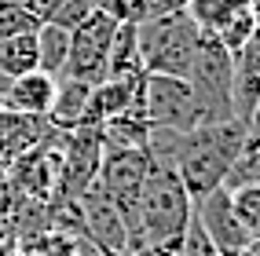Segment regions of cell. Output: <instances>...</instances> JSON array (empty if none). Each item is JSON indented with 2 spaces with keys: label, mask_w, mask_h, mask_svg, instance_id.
Listing matches in <instances>:
<instances>
[{
  "label": "cell",
  "mask_w": 260,
  "mask_h": 256,
  "mask_svg": "<svg viewBox=\"0 0 260 256\" xmlns=\"http://www.w3.org/2000/svg\"><path fill=\"white\" fill-rule=\"evenodd\" d=\"M246 150V125L242 121H220V125H198L190 132H150L147 154L158 165H169L180 176L190 201H202L223 187L235 158Z\"/></svg>",
  "instance_id": "obj_1"
},
{
  "label": "cell",
  "mask_w": 260,
  "mask_h": 256,
  "mask_svg": "<svg viewBox=\"0 0 260 256\" xmlns=\"http://www.w3.org/2000/svg\"><path fill=\"white\" fill-rule=\"evenodd\" d=\"M194 201L183 191L180 176L169 165H150L143 179V191L136 198V209L128 220V249L136 245H176L187 227Z\"/></svg>",
  "instance_id": "obj_2"
},
{
  "label": "cell",
  "mask_w": 260,
  "mask_h": 256,
  "mask_svg": "<svg viewBox=\"0 0 260 256\" xmlns=\"http://www.w3.org/2000/svg\"><path fill=\"white\" fill-rule=\"evenodd\" d=\"M198 33L202 29L194 26V19H190L187 8L136 22V41H140V66H143V74L187 77Z\"/></svg>",
  "instance_id": "obj_3"
},
{
  "label": "cell",
  "mask_w": 260,
  "mask_h": 256,
  "mask_svg": "<svg viewBox=\"0 0 260 256\" xmlns=\"http://www.w3.org/2000/svg\"><path fill=\"white\" fill-rule=\"evenodd\" d=\"M183 81L194 92L202 125L235 121V110H231V51L213 33H198L194 55H190V70H187Z\"/></svg>",
  "instance_id": "obj_4"
},
{
  "label": "cell",
  "mask_w": 260,
  "mask_h": 256,
  "mask_svg": "<svg viewBox=\"0 0 260 256\" xmlns=\"http://www.w3.org/2000/svg\"><path fill=\"white\" fill-rule=\"evenodd\" d=\"M150 165H154V158L147 154V147H107L103 143L95 183L103 187V194L114 201V209L125 216V224L132 220L136 198L143 191V179L150 172Z\"/></svg>",
  "instance_id": "obj_5"
},
{
  "label": "cell",
  "mask_w": 260,
  "mask_h": 256,
  "mask_svg": "<svg viewBox=\"0 0 260 256\" xmlns=\"http://www.w3.org/2000/svg\"><path fill=\"white\" fill-rule=\"evenodd\" d=\"M143 114L150 132H190L202 125L194 92L183 77H161L147 74L143 77Z\"/></svg>",
  "instance_id": "obj_6"
},
{
  "label": "cell",
  "mask_w": 260,
  "mask_h": 256,
  "mask_svg": "<svg viewBox=\"0 0 260 256\" xmlns=\"http://www.w3.org/2000/svg\"><path fill=\"white\" fill-rule=\"evenodd\" d=\"M117 19L103 11H92L84 22L70 29V51H66V66L62 77H74L84 84H95L107 77V55H110V41H114Z\"/></svg>",
  "instance_id": "obj_7"
},
{
  "label": "cell",
  "mask_w": 260,
  "mask_h": 256,
  "mask_svg": "<svg viewBox=\"0 0 260 256\" xmlns=\"http://www.w3.org/2000/svg\"><path fill=\"white\" fill-rule=\"evenodd\" d=\"M194 212H198L202 227H205V234L213 238V245H216L220 256H238L253 242V234L242 227V220L235 216L231 194L223 191V187H216L213 194H205L202 201H194Z\"/></svg>",
  "instance_id": "obj_8"
},
{
  "label": "cell",
  "mask_w": 260,
  "mask_h": 256,
  "mask_svg": "<svg viewBox=\"0 0 260 256\" xmlns=\"http://www.w3.org/2000/svg\"><path fill=\"white\" fill-rule=\"evenodd\" d=\"M143 70H132V74H107L103 81L92 84L88 92V106H84V121L81 125H107L110 117L125 114L132 102L143 99Z\"/></svg>",
  "instance_id": "obj_9"
},
{
  "label": "cell",
  "mask_w": 260,
  "mask_h": 256,
  "mask_svg": "<svg viewBox=\"0 0 260 256\" xmlns=\"http://www.w3.org/2000/svg\"><path fill=\"white\" fill-rule=\"evenodd\" d=\"M77 135L70 139L62 161V176H59V198H77L99 172V158H103V132L95 125H77Z\"/></svg>",
  "instance_id": "obj_10"
},
{
  "label": "cell",
  "mask_w": 260,
  "mask_h": 256,
  "mask_svg": "<svg viewBox=\"0 0 260 256\" xmlns=\"http://www.w3.org/2000/svg\"><path fill=\"white\" fill-rule=\"evenodd\" d=\"M260 99V29L249 33V41L231 51V110L235 121L246 125L253 102Z\"/></svg>",
  "instance_id": "obj_11"
},
{
  "label": "cell",
  "mask_w": 260,
  "mask_h": 256,
  "mask_svg": "<svg viewBox=\"0 0 260 256\" xmlns=\"http://www.w3.org/2000/svg\"><path fill=\"white\" fill-rule=\"evenodd\" d=\"M51 99H55V77H48L41 70L22 74V77L0 84V110H11V114L48 117Z\"/></svg>",
  "instance_id": "obj_12"
},
{
  "label": "cell",
  "mask_w": 260,
  "mask_h": 256,
  "mask_svg": "<svg viewBox=\"0 0 260 256\" xmlns=\"http://www.w3.org/2000/svg\"><path fill=\"white\" fill-rule=\"evenodd\" d=\"M41 139V117L0 110V165H8Z\"/></svg>",
  "instance_id": "obj_13"
},
{
  "label": "cell",
  "mask_w": 260,
  "mask_h": 256,
  "mask_svg": "<svg viewBox=\"0 0 260 256\" xmlns=\"http://www.w3.org/2000/svg\"><path fill=\"white\" fill-rule=\"evenodd\" d=\"M88 92H92V84L74 81V77H59L55 81V99H51V110H48V121L55 128H77L84 121Z\"/></svg>",
  "instance_id": "obj_14"
},
{
  "label": "cell",
  "mask_w": 260,
  "mask_h": 256,
  "mask_svg": "<svg viewBox=\"0 0 260 256\" xmlns=\"http://www.w3.org/2000/svg\"><path fill=\"white\" fill-rule=\"evenodd\" d=\"M33 37H37V70L59 81L62 66H66V51H70V29L41 22V29L33 33Z\"/></svg>",
  "instance_id": "obj_15"
},
{
  "label": "cell",
  "mask_w": 260,
  "mask_h": 256,
  "mask_svg": "<svg viewBox=\"0 0 260 256\" xmlns=\"http://www.w3.org/2000/svg\"><path fill=\"white\" fill-rule=\"evenodd\" d=\"M143 70L140 66V41H136V22L125 19L117 22L114 41H110V55H107V74H132Z\"/></svg>",
  "instance_id": "obj_16"
},
{
  "label": "cell",
  "mask_w": 260,
  "mask_h": 256,
  "mask_svg": "<svg viewBox=\"0 0 260 256\" xmlns=\"http://www.w3.org/2000/svg\"><path fill=\"white\" fill-rule=\"evenodd\" d=\"M37 29H41V15L29 4H22V0H0V41L37 33Z\"/></svg>",
  "instance_id": "obj_17"
},
{
  "label": "cell",
  "mask_w": 260,
  "mask_h": 256,
  "mask_svg": "<svg viewBox=\"0 0 260 256\" xmlns=\"http://www.w3.org/2000/svg\"><path fill=\"white\" fill-rule=\"evenodd\" d=\"M228 191V187H223ZM231 194V209L235 216L242 220V227H246L253 238H260V183H246V187H235Z\"/></svg>",
  "instance_id": "obj_18"
},
{
  "label": "cell",
  "mask_w": 260,
  "mask_h": 256,
  "mask_svg": "<svg viewBox=\"0 0 260 256\" xmlns=\"http://www.w3.org/2000/svg\"><path fill=\"white\" fill-rule=\"evenodd\" d=\"M92 0H44L41 8V22L51 26H62V29H74L77 22H84L92 15Z\"/></svg>",
  "instance_id": "obj_19"
},
{
  "label": "cell",
  "mask_w": 260,
  "mask_h": 256,
  "mask_svg": "<svg viewBox=\"0 0 260 256\" xmlns=\"http://www.w3.org/2000/svg\"><path fill=\"white\" fill-rule=\"evenodd\" d=\"M176 256H220V252H216V245H213V238L205 234L198 212H190L187 227H183L180 242H176Z\"/></svg>",
  "instance_id": "obj_20"
},
{
  "label": "cell",
  "mask_w": 260,
  "mask_h": 256,
  "mask_svg": "<svg viewBox=\"0 0 260 256\" xmlns=\"http://www.w3.org/2000/svg\"><path fill=\"white\" fill-rule=\"evenodd\" d=\"M77 252H81V242L66 231L41 234L33 245H26V256H77Z\"/></svg>",
  "instance_id": "obj_21"
},
{
  "label": "cell",
  "mask_w": 260,
  "mask_h": 256,
  "mask_svg": "<svg viewBox=\"0 0 260 256\" xmlns=\"http://www.w3.org/2000/svg\"><path fill=\"white\" fill-rule=\"evenodd\" d=\"M92 8L103 11V15H110V19H117V22H125V19H132L136 0H92Z\"/></svg>",
  "instance_id": "obj_22"
},
{
  "label": "cell",
  "mask_w": 260,
  "mask_h": 256,
  "mask_svg": "<svg viewBox=\"0 0 260 256\" xmlns=\"http://www.w3.org/2000/svg\"><path fill=\"white\" fill-rule=\"evenodd\" d=\"M256 147H260V99L253 102L249 121H246V150H256Z\"/></svg>",
  "instance_id": "obj_23"
},
{
  "label": "cell",
  "mask_w": 260,
  "mask_h": 256,
  "mask_svg": "<svg viewBox=\"0 0 260 256\" xmlns=\"http://www.w3.org/2000/svg\"><path fill=\"white\" fill-rule=\"evenodd\" d=\"M246 11H249V19H253V26L260 29V0H246Z\"/></svg>",
  "instance_id": "obj_24"
},
{
  "label": "cell",
  "mask_w": 260,
  "mask_h": 256,
  "mask_svg": "<svg viewBox=\"0 0 260 256\" xmlns=\"http://www.w3.org/2000/svg\"><path fill=\"white\" fill-rule=\"evenodd\" d=\"M238 256H260V238H253V242H249L246 249H242Z\"/></svg>",
  "instance_id": "obj_25"
}]
</instances>
